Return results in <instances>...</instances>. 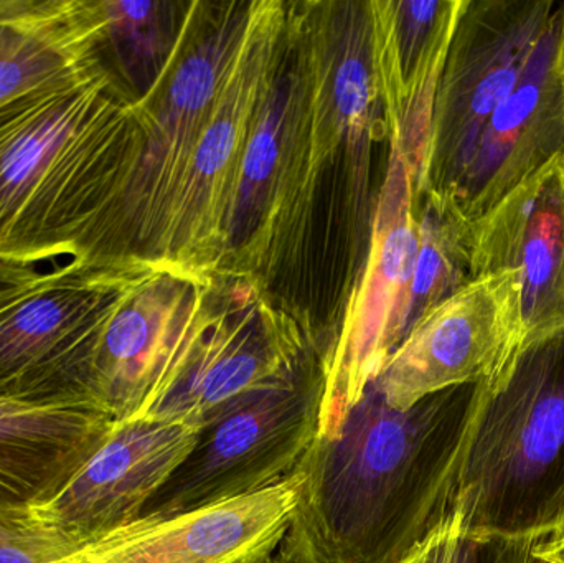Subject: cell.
Instances as JSON below:
<instances>
[{"label": "cell", "instance_id": "8992f818", "mask_svg": "<svg viewBox=\"0 0 564 563\" xmlns=\"http://www.w3.org/2000/svg\"><path fill=\"white\" fill-rule=\"evenodd\" d=\"M288 19L289 3L253 2L240 52L195 149L159 264L197 274L224 267L245 151L280 65Z\"/></svg>", "mask_w": 564, "mask_h": 563}, {"label": "cell", "instance_id": "6da1fadb", "mask_svg": "<svg viewBox=\"0 0 564 563\" xmlns=\"http://www.w3.org/2000/svg\"><path fill=\"white\" fill-rule=\"evenodd\" d=\"M479 383L397 410L368 387L340 429L318 436L302 475L282 563H401L453 511Z\"/></svg>", "mask_w": 564, "mask_h": 563}, {"label": "cell", "instance_id": "7402d4cb", "mask_svg": "<svg viewBox=\"0 0 564 563\" xmlns=\"http://www.w3.org/2000/svg\"><path fill=\"white\" fill-rule=\"evenodd\" d=\"M417 214L421 243L408 303V334L424 314L474 281L469 221L449 202L431 194L417 197Z\"/></svg>", "mask_w": 564, "mask_h": 563}, {"label": "cell", "instance_id": "7a4b0ae2", "mask_svg": "<svg viewBox=\"0 0 564 563\" xmlns=\"http://www.w3.org/2000/svg\"><path fill=\"white\" fill-rule=\"evenodd\" d=\"M251 9L253 2H191L164 72L132 105L138 136L128 172L79 238L73 260L159 264L195 149L234 68Z\"/></svg>", "mask_w": 564, "mask_h": 563}, {"label": "cell", "instance_id": "ac0fdd59", "mask_svg": "<svg viewBox=\"0 0 564 563\" xmlns=\"http://www.w3.org/2000/svg\"><path fill=\"white\" fill-rule=\"evenodd\" d=\"M466 0L368 2L371 62L388 134L424 148L434 99Z\"/></svg>", "mask_w": 564, "mask_h": 563}, {"label": "cell", "instance_id": "83f0119b", "mask_svg": "<svg viewBox=\"0 0 564 563\" xmlns=\"http://www.w3.org/2000/svg\"><path fill=\"white\" fill-rule=\"evenodd\" d=\"M562 79H563V89H564V48H563V59H562Z\"/></svg>", "mask_w": 564, "mask_h": 563}, {"label": "cell", "instance_id": "3957f363", "mask_svg": "<svg viewBox=\"0 0 564 563\" xmlns=\"http://www.w3.org/2000/svg\"><path fill=\"white\" fill-rule=\"evenodd\" d=\"M451 516L474 538L513 542L540 541L564 518V333L479 383Z\"/></svg>", "mask_w": 564, "mask_h": 563}, {"label": "cell", "instance_id": "8fae6325", "mask_svg": "<svg viewBox=\"0 0 564 563\" xmlns=\"http://www.w3.org/2000/svg\"><path fill=\"white\" fill-rule=\"evenodd\" d=\"M560 0H466L437 83L423 194L456 185L499 106L512 95Z\"/></svg>", "mask_w": 564, "mask_h": 563}, {"label": "cell", "instance_id": "30bf717a", "mask_svg": "<svg viewBox=\"0 0 564 563\" xmlns=\"http://www.w3.org/2000/svg\"><path fill=\"white\" fill-rule=\"evenodd\" d=\"M314 349L325 357L327 344L304 317L273 304L267 284L218 273L210 324L145 416L202 432Z\"/></svg>", "mask_w": 564, "mask_h": 563}, {"label": "cell", "instance_id": "52a82bcc", "mask_svg": "<svg viewBox=\"0 0 564 563\" xmlns=\"http://www.w3.org/2000/svg\"><path fill=\"white\" fill-rule=\"evenodd\" d=\"M142 264L72 260L0 307V396L36 403L96 402L99 337Z\"/></svg>", "mask_w": 564, "mask_h": 563}, {"label": "cell", "instance_id": "9a60e30c", "mask_svg": "<svg viewBox=\"0 0 564 563\" xmlns=\"http://www.w3.org/2000/svg\"><path fill=\"white\" fill-rule=\"evenodd\" d=\"M302 475L243 498L144 516L56 555L55 563H271L291 528Z\"/></svg>", "mask_w": 564, "mask_h": 563}, {"label": "cell", "instance_id": "9c48e42d", "mask_svg": "<svg viewBox=\"0 0 564 563\" xmlns=\"http://www.w3.org/2000/svg\"><path fill=\"white\" fill-rule=\"evenodd\" d=\"M420 214L410 165L394 142L371 224L361 277L324 357L318 436L340 429L408 334L411 281L420 253ZM317 436V439H318Z\"/></svg>", "mask_w": 564, "mask_h": 563}, {"label": "cell", "instance_id": "7c38bea8", "mask_svg": "<svg viewBox=\"0 0 564 563\" xmlns=\"http://www.w3.org/2000/svg\"><path fill=\"white\" fill-rule=\"evenodd\" d=\"M217 281L142 264L96 349L93 397L115 422L148 415L171 389L210 324Z\"/></svg>", "mask_w": 564, "mask_h": 563}, {"label": "cell", "instance_id": "f1b7e54d", "mask_svg": "<svg viewBox=\"0 0 564 563\" xmlns=\"http://www.w3.org/2000/svg\"><path fill=\"white\" fill-rule=\"evenodd\" d=\"M271 563H282V562L276 561V559H274V561H273V562H271Z\"/></svg>", "mask_w": 564, "mask_h": 563}, {"label": "cell", "instance_id": "4fadbf2b", "mask_svg": "<svg viewBox=\"0 0 564 563\" xmlns=\"http://www.w3.org/2000/svg\"><path fill=\"white\" fill-rule=\"evenodd\" d=\"M200 432L152 416L116 422L108 439L46 501L2 512L53 559L141 518Z\"/></svg>", "mask_w": 564, "mask_h": 563}, {"label": "cell", "instance_id": "e0dca14e", "mask_svg": "<svg viewBox=\"0 0 564 563\" xmlns=\"http://www.w3.org/2000/svg\"><path fill=\"white\" fill-rule=\"evenodd\" d=\"M563 48L560 0L522 79L487 121L459 181L441 198L469 224L564 151Z\"/></svg>", "mask_w": 564, "mask_h": 563}, {"label": "cell", "instance_id": "484cf974", "mask_svg": "<svg viewBox=\"0 0 564 563\" xmlns=\"http://www.w3.org/2000/svg\"><path fill=\"white\" fill-rule=\"evenodd\" d=\"M533 555L546 563H564V518L550 534L533 542Z\"/></svg>", "mask_w": 564, "mask_h": 563}, {"label": "cell", "instance_id": "603a6c76", "mask_svg": "<svg viewBox=\"0 0 564 563\" xmlns=\"http://www.w3.org/2000/svg\"><path fill=\"white\" fill-rule=\"evenodd\" d=\"M497 542L467 534L449 516L401 563H492Z\"/></svg>", "mask_w": 564, "mask_h": 563}, {"label": "cell", "instance_id": "ba28073f", "mask_svg": "<svg viewBox=\"0 0 564 563\" xmlns=\"http://www.w3.org/2000/svg\"><path fill=\"white\" fill-rule=\"evenodd\" d=\"M128 105L96 55L0 109V261L17 263L86 152Z\"/></svg>", "mask_w": 564, "mask_h": 563}, {"label": "cell", "instance_id": "277c9868", "mask_svg": "<svg viewBox=\"0 0 564 563\" xmlns=\"http://www.w3.org/2000/svg\"><path fill=\"white\" fill-rule=\"evenodd\" d=\"M324 392V353L308 350L205 426L191 455L141 518L243 498L291 478L317 440Z\"/></svg>", "mask_w": 564, "mask_h": 563}, {"label": "cell", "instance_id": "cb8c5ba5", "mask_svg": "<svg viewBox=\"0 0 564 563\" xmlns=\"http://www.w3.org/2000/svg\"><path fill=\"white\" fill-rule=\"evenodd\" d=\"M0 563H55L30 535L0 521Z\"/></svg>", "mask_w": 564, "mask_h": 563}, {"label": "cell", "instance_id": "5b68a950", "mask_svg": "<svg viewBox=\"0 0 564 563\" xmlns=\"http://www.w3.org/2000/svg\"><path fill=\"white\" fill-rule=\"evenodd\" d=\"M311 55L304 6L289 3L284 46L245 151L218 273L263 281L311 208Z\"/></svg>", "mask_w": 564, "mask_h": 563}, {"label": "cell", "instance_id": "2e32d148", "mask_svg": "<svg viewBox=\"0 0 564 563\" xmlns=\"http://www.w3.org/2000/svg\"><path fill=\"white\" fill-rule=\"evenodd\" d=\"M473 280L513 270L520 281L517 353L564 333V151L470 221Z\"/></svg>", "mask_w": 564, "mask_h": 563}, {"label": "cell", "instance_id": "ffe728a7", "mask_svg": "<svg viewBox=\"0 0 564 563\" xmlns=\"http://www.w3.org/2000/svg\"><path fill=\"white\" fill-rule=\"evenodd\" d=\"M99 0H0V109L96 56Z\"/></svg>", "mask_w": 564, "mask_h": 563}, {"label": "cell", "instance_id": "d4e9b609", "mask_svg": "<svg viewBox=\"0 0 564 563\" xmlns=\"http://www.w3.org/2000/svg\"><path fill=\"white\" fill-rule=\"evenodd\" d=\"M42 273L32 264L0 261V307L15 300L20 294L39 283Z\"/></svg>", "mask_w": 564, "mask_h": 563}, {"label": "cell", "instance_id": "d6986e66", "mask_svg": "<svg viewBox=\"0 0 564 563\" xmlns=\"http://www.w3.org/2000/svg\"><path fill=\"white\" fill-rule=\"evenodd\" d=\"M96 402L0 396V515L52 498L115 426Z\"/></svg>", "mask_w": 564, "mask_h": 563}, {"label": "cell", "instance_id": "44dd1931", "mask_svg": "<svg viewBox=\"0 0 564 563\" xmlns=\"http://www.w3.org/2000/svg\"><path fill=\"white\" fill-rule=\"evenodd\" d=\"M99 0L98 55L126 98L138 102L171 59L191 3Z\"/></svg>", "mask_w": 564, "mask_h": 563}, {"label": "cell", "instance_id": "5bb4252c", "mask_svg": "<svg viewBox=\"0 0 564 563\" xmlns=\"http://www.w3.org/2000/svg\"><path fill=\"white\" fill-rule=\"evenodd\" d=\"M520 304L513 270L470 281L414 324L371 387L388 405L410 410L444 390L482 382L517 354Z\"/></svg>", "mask_w": 564, "mask_h": 563}, {"label": "cell", "instance_id": "4316f807", "mask_svg": "<svg viewBox=\"0 0 564 563\" xmlns=\"http://www.w3.org/2000/svg\"><path fill=\"white\" fill-rule=\"evenodd\" d=\"M492 563H546L533 555V542H497Z\"/></svg>", "mask_w": 564, "mask_h": 563}]
</instances>
